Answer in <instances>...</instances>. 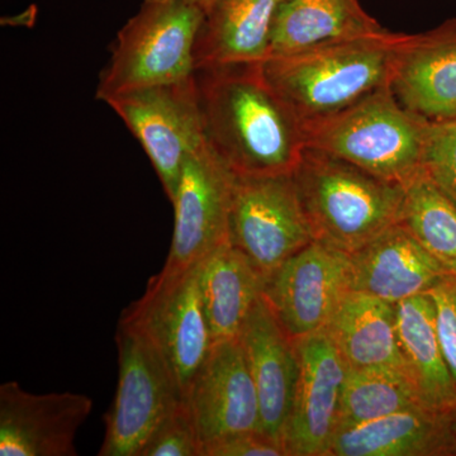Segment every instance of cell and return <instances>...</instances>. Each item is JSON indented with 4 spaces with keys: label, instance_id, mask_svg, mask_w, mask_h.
Listing matches in <instances>:
<instances>
[{
    "label": "cell",
    "instance_id": "1",
    "mask_svg": "<svg viewBox=\"0 0 456 456\" xmlns=\"http://www.w3.org/2000/svg\"><path fill=\"white\" fill-rule=\"evenodd\" d=\"M208 146L236 176L292 174L305 151L301 119L279 97L261 62L196 70Z\"/></svg>",
    "mask_w": 456,
    "mask_h": 456
},
{
    "label": "cell",
    "instance_id": "2",
    "mask_svg": "<svg viewBox=\"0 0 456 456\" xmlns=\"http://www.w3.org/2000/svg\"><path fill=\"white\" fill-rule=\"evenodd\" d=\"M292 176L314 241L350 255L399 224L404 185L310 147Z\"/></svg>",
    "mask_w": 456,
    "mask_h": 456
},
{
    "label": "cell",
    "instance_id": "3",
    "mask_svg": "<svg viewBox=\"0 0 456 456\" xmlns=\"http://www.w3.org/2000/svg\"><path fill=\"white\" fill-rule=\"evenodd\" d=\"M399 33L383 31L270 56L261 62L270 86L302 125L331 116L388 86Z\"/></svg>",
    "mask_w": 456,
    "mask_h": 456
},
{
    "label": "cell",
    "instance_id": "4",
    "mask_svg": "<svg viewBox=\"0 0 456 456\" xmlns=\"http://www.w3.org/2000/svg\"><path fill=\"white\" fill-rule=\"evenodd\" d=\"M428 119L380 86L331 116L303 123L305 147L404 185L422 170Z\"/></svg>",
    "mask_w": 456,
    "mask_h": 456
},
{
    "label": "cell",
    "instance_id": "5",
    "mask_svg": "<svg viewBox=\"0 0 456 456\" xmlns=\"http://www.w3.org/2000/svg\"><path fill=\"white\" fill-rule=\"evenodd\" d=\"M204 16L184 0H145L117 36L97 98L106 102L122 93L194 75V47Z\"/></svg>",
    "mask_w": 456,
    "mask_h": 456
},
{
    "label": "cell",
    "instance_id": "6",
    "mask_svg": "<svg viewBox=\"0 0 456 456\" xmlns=\"http://www.w3.org/2000/svg\"><path fill=\"white\" fill-rule=\"evenodd\" d=\"M118 384L99 456H140L156 426L183 399L175 375L145 330L122 314L116 332Z\"/></svg>",
    "mask_w": 456,
    "mask_h": 456
},
{
    "label": "cell",
    "instance_id": "7",
    "mask_svg": "<svg viewBox=\"0 0 456 456\" xmlns=\"http://www.w3.org/2000/svg\"><path fill=\"white\" fill-rule=\"evenodd\" d=\"M106 103L145 150L171 202L185 161L207 143L196 75L122 93Z\"/></svg>",
    "mask_w": 456,
    "mask_h": 456
},
{
    "label": "cell",
    "instance_id": "8",
    "mask_svg": "<svg viewBox=\"0 0 456 456\" xmlns=\"http://www.w3.org/2000/svg\"><path fill=\"white\" fill-rule=\"evenodd\" d=\"M228 241L264 278L314 241L292 174L235 175Z\"/></svg>",
    "mask_w": 456,
    "mask_h": 456
},
{
    "label": "cell",
    "instance_id": "9",
    "mask_svg": "<svg viewBox=\"0 0 456 456\" xmlns=\"http://www.w3.org/2000/svg\"><path fill=\"white\" fill-rule=\"evenodd\" d=\"M198 268L200 264L179 272L161 270L150 279L143 296L123 312L158 345L185 398L215 344L204 314Z\"/></svg>",
    "mask_w": 456,
    "mask_h": 456
},
{
    "label": "cell",
    "instance_id": "10",
    "mask_svg": "<svg viewBox=\"0 0 456 456\" xmlns=\"http://www.w3.org/2000/svg\"><path fill=\"white\" fill-rule=\"evenodd\" d=\"M235 174L208 143L185 161L175 194L174 232L164 270L179 272L197 265L228 242Z\"/></svg>",
    "mask_w": 456,
    "mask_h": 456
},
{
    "label": "cell",
    "instance_id": "11",
    "mask_svg": "<svg viewBox=\"0 0 456 456\" xmlns=\"http://www.w3.org/2000/svg\"><path fill=\"white\" fill-rule=\"evenodd\" d=\"M349 290L347 255L314 241L265 278L263 297L296 340L325 329Z\"/></svg>",
    "mask_w": 456,
    "mask_h": 456
},
{
    "label": "cell",
    "instance_id": "12",
    "mask_svg": "<svg viewBox=\"0 0 456 456\" xmlns=\"http://www.w3.org/2000/svg\"><path fill=\"white\" fill-rule=\"evenodd\" d=\"M298 382L281 443L287 456H329L347 365L325 330L294 340Z\"/></svg>",
    "mask_w": 456,
    "mask_h": 456
},
{
    "label": "cell",
    "instance_id": "13",
    "mask_svg": "<svg viewBox=\"0 0 456 456\" xmlns=\"http://www.w3.org/2000/svg\"><path fill=\"white\" fill-rule=\"evenodd\" d=\"M187 401L203 448L240 432L261 431L256 387L239 338L213 344Z\"/></svg>",
    "mask_w": 456,
    "mask_h": 456
},
{
    "label": "cell",
    "instance_id": "14",
    "mask_svg": "<svg viewBox=\"0 0 456 456\" xmlns=\"http://www.w3.org/2000/svg\"><path fill=\"white\" fill-rule=\"evenodd\" d=\"M93 399L74 392L35 395L16 380L0 386V456H75Z\"/></svg>",
    "mask_w": 456,
    "mask_h": 456
},
{
    "label": "cell",
    "instance_id": "15",
    "mask_svg": "<svg viewBox=\"0 0 456 456\" xmlns=\"http://www.w3.org/2000/svg\"><path fill=\"white\" fill-rule=\"evenodd\" d=\"M389 88L428 121L456 118V20L424 33H399Z\"/></svg>",
    "mask_w": 456,
    "mask_h": 456
},
{
    "label": "cell",
    "instance_id": "16",
    "mask_svg": "<svg viewBox=\"0 0 456 456\" xmlns=\"http://www.w3.org/2000/svg\"><path fill=\"white\" fill-rule=\"evenodd\" d=\"M239 340L256 387L261 431L281 443L299 375L294 340L284 331L263 296L246 318Z\"/></svg>",
    "mask_w": 456,
    "mask_h": 456
},
{
    "label": "cell",
    "instance_id": "17",
    "mask_svg": "<svg viewBox=\"0 0 456 456\" xmlns=\"http://www.w3.org/2000/svg\"><path fill=\"white\" fill-rule=\"evenodd\" d=\"M347 257L351 290L370 294L393 305L430 292L448 275L399 224Z\"/></svg>",
    "mask_w": 456,
    "mask_h": 456
},
{
    "label": "cell",
    "instance_id": "18",
    "mask_svg": "<svg viewBox=\"0 0 456 456\" xmlns=\"http://www.w3.org/2000/svg\"><path fill=\"white\" fill-rule=\"evenodd\" d=\"M329 456H456L448 411L412 407L338 428Z\"/></svg>",
    "mask_w": 456,
    "mask_h": 456
},
{
    "label": "cell",
    "instance_id": "19",
    "mask_svg": "<svg viewBox=\"0 0 456 456\" xmlns=\"http://www.w3.org/2000/svg\"><path fill=\"white\" fill-rule=\"evenodd\" d=\"M283 0H217L204 16L194 47L198 69L265 61L273 20Z\"/></svg>",
    "mask_w": 456,
    "mask_h": 456
},
{
    "label": "cell",
    "instance_id": "20",
    "mask_svg": "<svg viewBox=\"0 0 456 456\" xmlns=\"http://www.w3.org/2000/svg\"><path fill=\"white\" fill-rule=\"evenodd\" d=\"M323 330L347 368L384 367L407 373L399 346L397 305L349 290Z\"/></svg>",
    "mask_w": 456,
    "mask_h": 456
},
{
    "label": "cell",
    "instance_id": "21",
    "mask_svg": "<svg viewBox=\"0 0 456 456\" xmlns=\"http://www.w3.org/2000/svg\"><path fill=\"white\" fill-rule=\"evenodd\" d=\"M198 283L213 340L239 338L246 318L263 296L264 275L228 241L200 261Z\"/></svg>",
    "mask_w": 456,
    "mask_h": 456
},
{
    "label": "cell",
    "instance_id": "22",
    "mask_svg": "<svg viewBox=\"0 0 456 456\" xmlns=\"http://www.w3.org/2000/svg\"><path fill=\"white\" fill-rule=\"evenodd\" d=\"M383 29L359 0H283L273 20L269 57Z\"/></svg>",
    "mask_w": 456,
    "mask_h": 456
},
{
    "label": "cell",
    "instance_id": "23",
    "mask_svg": "<svg viewBox=\"0 0 456 456\" xmlns=\"http://www.w3.org/2000/svg\"><path fill=\"white\" fill-rule=\"evenodd\" d=\"M399 346L406 370L426 407L449 411L456 404V380L444 356L428 293L397 303Z\"/></svg>",
    "mask_w": 456,
    "mask_h": 456
},
{
    "label": "cell",
    "instance_id": "24",
    "mask_svg": "<svg viewBox=\"0 0 456 456\" xmlns=\"http://www.w3.org/2000/svg\"><path fill=\"white\" fill-rule=\"evenodd\" d=\"M399 224L446 274L456 275V202L424 170L404 184Z\"/></svg>",
    "mask_w": 456,
    "mask_h": 456
},
{
    "label": "cell",
    "instance_id": "25",
    "mask_svg": "<svg viewBox=\"0 0 456 456\" xmlns=\"http://www.w3.org/2000/svg\"><path fill=\"white\" fill-rule=\"evenodd\" d=\"M419 406L426 407L406 371L384 367L347 368L338 430Z\"/></svg>",
    "mask_w": 456,
    "mask_h": 456
},
{
    "label": "cell",
    "instance_id": "26",
    "mask_svg": "<svg viewBox=\"0 0 456 456\" xmlns=\"http://www.w3.org/2000/svg\"><path fill=\"white\" fill-rule=\"evenodd\" d=\"M140 456H203L202 441L187 399L159 422Z\"/></svg>",
    "mask_w": 456,
    "mask_h": 456
},
{
    "label": "cell",
    "instance_id": "27",
    "mask_svg": "<svg viewBox=\"0 0 456 456\" xmlns=\"http://www.w3.org/2000/svg\"><path fill=\"white\" fill-rule=\"evenodd\" d=\"M422 170L456 202V118L428 123Z\"/></svg>",
    "mask_w": 456,
    "mask_h": 456
},
{
    "label": "cell",
    "instance_id": "28",
    "mask_svg": "<svg viewBox=\"0 0 456 456\" xmlns=\"http://www.w3.org/2000/svg\"><path fill=\"white\" fill-rule=\"evenodd\" d=\"M435 305V318L444 356L456 380V275H445L428 292Z\"/></svg>",
    "mask_w": 456,
    "mask_h": 456
},
{
    "label": "cell",
    "instance_id": "29",
    "mask_svg": "<svg viewBox=\"0 0 456 456\" xmlns=\"http://www.w3.org/2000/svg\"><path fill=\"white\" fill-rule=\"evenodd\" d=\"M203 456H287V452L281 441L263 431H248L204 446Z\"/></svg>",
    "mask_w": 456,
    "mask_h": 456
},
{
    "label": "cell",
    "instance_id": "30",
    "mask_svg": "<svg viewBox=\"0 0 456 456\" xmlns=\"http://www.w3.org/2000/svg\"><path fill=\"white\" fill-rule=\"evenodd\" d=\"M184 2L193 5V7L200 9L204 14H207L211 11V8L216 4L217 0H184Z\"/></svg>",
    "mask_w": 456,
    "mask_h": 456
},
{
    "label": "cell",
    "instance_id": "31",
    "mask_svg": "<svg viewBox=\"0 0 456 456\" xmlns=\"http://www.w3.org/2000/svg\"><path fill=\"white\" fill-rule=\"evenodd\" d=\"M448 421L450 435H452V443L456 450V404L448 411Z\"/></svg>",
    "mask_w": 456,
    "mask_h": 456
}]
</instances>
